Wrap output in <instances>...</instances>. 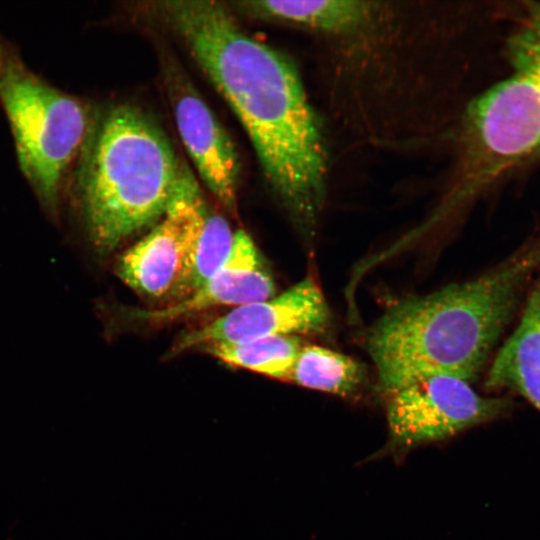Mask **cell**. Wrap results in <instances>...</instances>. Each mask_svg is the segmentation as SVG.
Listing matches in <instances>:
<instances>
[{"instance_id":"cell-1","label":"cell","mask_w":540,"mask_h":540,"mask_svg":"<svg viewBox=\"0 0 540 540\" xmlns=\"http://www.w3.org/2000/svg\"><path fill=\"white\" fill-rule=\"evenodd\" d=\"M157 10L241 122L296 227L313 236L325 203L327 153L295 65L249 35L222 2L168 0Z\"/></svg>"},{"instance_id":"cell-2","label":"cell","mask_w":540,"mask_h":540,"mask_svg":"<svg viewBox=\"0 0 540 540\" xmlns=\"http://www.w3.org/2000/svg\"><path fill=\"white\" fill-rule=\"evenodd\" d=\"M539 267L535 242L475 279L391 304L365 337L381 389L433 375L477 379Z\"/></svg>"},{"instance_id":"cell-3","label":"cell","mask_w":540,"mask_h":540,"mask_svg":"<svg viewBox=\"0 0 540 540\" xmlns=\"http://www.w3.org/2000/svg\"><path fill=\"white\" fill-rule=\"evenodd\" d=\"M82 152L80 210L91 245L105 256L162 218L182 161L158 123L132 104L93 122Z\"/></svg>"},{"instance_id":"cell-4","label":"cell","mask_w":540,"mask_h":540,"mask_svg":"<svg viewBox=\"0 0 540 540\" xmlns=\"http://www.w3.org/2000/svg\"><path fill=\"white\" fill-rule=\"evenodd\" d=\"M509 75L467 107L458 163L445 200L459 208L514 166L540 159V4L508 40Z\"/></svg>"},{"instance_id":"cell-5","label":"cell","mask_w":540,"mask_h":540,"mask_svg":"<svg viewBox=\"0 0 540 540\" xmlns=\"http://www.w3.org/2000/svg\"><path fill=\"white\" fill-rule=\"evenodd\" d=\"M0 100L20 167L41 203L54 214L63 177L91 131V114L80 100L12 59H0Z\"/></svg>"},{"instance_id":"cell-6","label":"cell","mask_w":540,"mask_h":540,"mask_svg":"<svg viewBox=\"0 0 540 540\" xmlns=\"http://www.w3.org/2000/svg\"><path fill=\"white\" fill-rule=\"evenodd\" d=\"M388 396L389 442L397 449L450 438L496 420L512 408L509 398L482 396L469 382L452 375L425 377Z\"/></svg>"},{"instance_id":"cell-7","label":"cell","mask_w":540,"mask_h":540,"mask_svg":"<svg viewBox=\"0 0 540 540\" xmlns=\"http://www.w3.org/2000/svg\"><path fill=\"white\" fill-rule=\"evenodd\" d=\"M208 210L195 177L182 162L164 215L147 235L121 255L117 263L120 279L143 296L172 297Z\"/></svg>"},{"instance_id":"cell-8","label":"cell","mask_w":540,"mask_h":540,"mask_svg":"<svg viewBox=\"0 0 540 540\" xmlns=\"http://www.w3.org/2000/svg\"><path fill=\"white\" fill-rule=\"evenodd\" d=\"M330 320L322 291L307 276L279 295L235 307L213 321L183 332L173 343L169 356L217 343L321 333Z\"/></svg>"},{"instance_id":"cell-9","label":"cell","mask_w":540,"mask_h":540,"mask_svg":"<svg viewBox=\"0 0 540 540\" xmlns=\"http://www.w3.org/2000/svg\"><path fill=\"white\" fill-rule=\"evenodd\" d=\"M168 92L180 138L213 196L236 212L240 163L235 145L185 76L167 69Z\"/></svg>"},{"instance_id":"cell-10","label":"cell","mask_w":540,"mask_h":540,"mask_svg":"<svg viewBox=\"0 0 540 540\" xmlns=\"http://www.w3.org/2000/svg\"><path fill=\"white\" fill-rule=\"evenodd\" d=\"M275 283L251 237L235 231L232 251L221 268L189 296L159 308L135 309L129 314L138 322L161 325L208 309L239 307L275 295Z\"/></svg>"},{"instance_id":"cell-11","label":"cell","mask_w":540,"mask_h":540,"mask_svg":"<svg viewBox=\"0 0 540 540\" xmlns=\"http://www.w3.org/2000/svg\"><path fill=\"white\" fill-rule=\"evenodd\" d=\"M484 386L515 392L540 411V278L530 291L519 324L498 350Z\"/></svg>"},{"instance_id":"cell-12","label":"cell","mask_w":540,"mask_h":540,"mask_svg":"<svg viewBox=\"0 0 540 540\" xmlns=\"http://www.w3.org/2000/svg\"><path fill=\"white\" fill-rule=\"evenodd\" d=\"M367 377L365 366L354 358L317 345H303L289 381L342 397L357 393Z\"/></svg>"},{"instance_id":"cell-13","label":"cell","mask_w":540,"mask_h":540,"mask_svg":"<svg viewBox=\"0 0 540 540\" xmlns=\"http://www.w3.org/2000/svg\"><path fill=\"white\" fill-rule=\"evenodd\" d=\"M302 347L298 337L283 335L217 343L202 350L230 366L279 380H289Z\"/></svg>"},{"instance_id":"cell-14","label":"cell","mask_w":540,"mask_h":540,"mask_svg":"<svg viewBox=\"0 0 540 540\" xmlns=\"http://www.w3.org/2000/svg\"><path fill=\"white\" fill-rule=\"evenodd\" d=\"M235 232L221 215L208 210L203 228L192 250L172 302L181 300L210 279L229 257Z\"/></svg>"}]
</instances>
